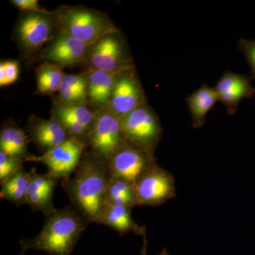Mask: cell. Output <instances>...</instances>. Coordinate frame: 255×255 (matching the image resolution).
<instances>
[{
  "instance_id": "1",
  "label": "cell",
  "mask_w": 255,
  "mask_h": 255,
  "mask_svg": "<svg viewBox=\"0 0 255 255\" xmlns=\"http://www.w3.org/2000/svg\"><path fill=\"white\" fill-rule=\"evenodd\" d=\"M111 177L107 163L92 152H85L73 173L63 179L62 187L74 208L90 223L97 222Z\"/></svg>"
},
{
  "instance_id": "2",
  "label": "cell",
  "mask_w": 255,
  "mask_h": 255,
  "mask_svg": "<svg viewBox=\"0 0 255 255\" xmlns=\"http://www.w3.org/2000/svg\"><path fill=\"white\" fill-rule=\"evenodd\" d=\"M89 223L73 206L56 209L46 216L38 236L19 242L21 251L18 255L30 251L50 255H71Z\"/></svg>"
},
{
  "instance_id": "3",
  "label": "cell",
  "mask_w": 255,
  "mask_h": 255,
  "mask_svg": "<svg viewBox=\"0 0 255 255\" xmlns=\"http://www.w3.org/2000/svg\"><path fill=\"white\" fill-rule=\"evenodd\" d=\"M54 16L60 31L90 47L107 35L119 33L105 14L83 6H60Z\"/></svg>"
},
{
  "instance_id": "4",
  "label": "cell",
  "mask_w": 255,
  "mask_h": 255,
  "mask_svg": "<svg viewBox=\"0 0 255 255\" xmlns=\"http://www.w3.org/2000/svg\"><path fill=\"white\" fill-rule=\"evenodd\" d=\"M120 120L126 141L155 155L162 128L153 110L146 104Z\"/></svg>"
},
{
  "instance_id": "5",
  "label": "cell",
  "mask_w": 255,
  "mask_h": 255,
  "mask_svg": "<svg viewBox=\"0 0 255 255\" xmlns=\"http://www.w3.org/2000/svg\"><path fill=\"white\" fill-rule=\"evenodd\" d=\"M124 142L120 118L108 110L97 114L86 140L92 152L107 163Z\"/></svg>"
},
{
  "instance_id": "6",
  "label": "cell",
  "mask_w": 255,
  "mask_h": 255,
  "mask_svg": "<svg viewBox=\"0 0 255 255\" xmlns=\"http://www.w3.org/2000/svg\"><path fill=\"white\" fill-rule=\"evenodd\" d=\"M156 164L155 155L126 140L107 162L111 177L124 179L133 185Z\"/></svg>"
},
{
  "instance_id": "7",
  "label": "cell",
  "mask_w": 255,
  "mask_h": 255,
  "mask_svg": "<svg viewBox=\"0 0 255 255\" xmlns=\"http://www.w3.org/2000/svg\"><path fill=\"white\" fill-rule=\"evenodd\" d=\"M86 59L92 69L107 73H119L134 68L119 33L107 35L90 47Z\"/></svg>"
},
{
  "instance_id": "8",
  "label": "cell",
  "mask_w": 255,
  "mask_h": 255,
  "mask_svg": "<svg viewBox=\"0 0 255 255\" xmlns=\"http://www.w3.org/2000/svg\"><path fill=\"white\" fill-rule=\"evenodd\" d=\"M87 142L70 137L60 145L40 156L32 155L25 162H41L48 174L59 179L68 178L78 167L86 149Z\"/></svg>"
},
{
  "instance_id": "9",
  "label": "cell",
  "mask_w": 255,
  "mask_h": 255,
  "mask_svg": "<svg viewBox=\"0 0 255 255\" xmlns=\"http://www.w3.org/2000/svg\"><path fill=\"white\" fill-rule=\"evenodd\" d=\"M137 206H157L176 196L173 175L156 164L134 184Z\"/></svg>"
},
{
  "instance_id": "10",
  "label": "cell",
  "mask_w": 255,
  "mask_h": 255,
  "mask_svg": "<svg viewBox=\"0 0 255 255\" xmlns=\"http://www.w3.org/2000/svg\"><path fill=\"white\" fill-rule=\"evenodd\" d=\"M54 13L25 12L15 26V37L25 52L33 53L53 38Z\"/></svg>"
},
{
  "instance_id": "11",
  "label": "cell",
  "mask_w": 255,
  "mask_h": 255,
  "mask_svg": "<svg viewBox=\"0 0 255 255\" xmlns=\"http://www.w3.org/2000/svg\"><path fill=\"white\" fill-rule=\"evenodd\" d=\"M146 104L145 92L134 68L119 73L107 110L121 119Z\"/></svg>"
},
{
  "instance_id": "12",
  "label": "cell",
  "mask_w": 255,
  "mask_h": 255,
  "mask_svg": "<svg viewBox=\"0 0 255 255\" xmlns=\"http://www.w3.org/2000/svg\"><path fill=\"white\" fill-rule=\"evenodd\" d=\"M90 46L76 38L60 31L50 41L41 53L46 63L66 67L75 65L86 59Z\"/></svg>"
},
{
  "instance_id": "13",
  "label": "cell",
  "mask_w": 255,
  "mask_h": 255,
  "mask_svg": "<svg viewBox=\"0 0 255 255\" xmlns=\"http://www.w3.org/2000/svg\"><path fill=\"white\" fill-rule=\"evenodd\" d=\"M52 119L59 123L70 137L86 140L97 114L85 103L56 105Z\"/></svg>"
},
{
  "instance_id": "14",
  "label": "cell",
  "mask_w": 255,
  "mask_h": 255,
  "mask_svg": "<svg viewBox=\"0 0 255 255\" xmlns=\"http://www.w3.org/2000/svg\"><path fill=\"white\" fill-rule=\"evenodd\" d=\"M251 80L246 75L226 71L216 84L214 88L219 101L226 105L230 115L236 114L243 99L252 98L255 95Z\"/></svg>"
},
{
  "instance_id": "15",
  "label": "cell",
  "mask_w": 255,
  "mask_h": 255,
  "mask_svg": "<svg viewBox=\"0 0 255 255\" xmlns=\"http://www.w3.org/2000/svg\"><path fill=\"white\" fill-rule=\"evenodd\" d=\"M28 128L31 141L44 150L43 153L60 145L70 137L65 128L52 119L47 120L32 117Z\"/></svg>"
},
{
  "instance_id": "16",
  "label": "cell",
  "mask_w": 255,
  "mask_h": 255,
  "mask_svg": "<svg viewBox=\"0 0 255 255\" xmlns=\"http://www.w3.org/2000/svg\"><path fill=\"white\" fill-rule=\"evenodd\" d=\"M131 209L125 206L105 204L96 223L112 228L121 236L132 232L143 237L146 236V227L139 226L134 221Z\"/></svg>"
},
{
  "instance_id": "17",
  "label": "cell",
  "mask_w": 255,
  "mask_h": 255,
  "mask_svg": "<svg viewBox=\"0 0 255 255\" xmlns=\"http://www.w3.org/2000/svg\"><path fill=\"white\" fill-rule=\"evenodd\" d=\"M119 73L92 69L88 76L87 97L97 108L108 107Z\"/></svg>"
},
{
  "instance_id": "18",
  "label": "cell",
  "mask_w": 255,
  "mask_h": 255,
  "mask_svg": "<svg viewBox=\"0 0 255 255\" xmlns=\"http://www.w3.org/2000/svg\"><path fill=\"white\" fill-rule=\"evenodd\" d=\"M218 101L219 97L214 87H210L206 84L186 99L194 128H199L205 124L206 115Z\"/></svg>"
},
{
  "instance_id": "19",
  "label": "cell",
  "mask_w": 255,
  "mask_h": 255,
  "mask_svg": "<svg viewBox=\"0 0 255 255\" xmlns=\"http://www.w3.org/2000/svg\"><path fill=\"white\" fill-rule=\"evenodd\" d=\"M29 139L25 132L13 124H6L0 132V151L26 160L31 157L28 152Z\"/></svg>"
},
{
  "instance_id": "20",
  "label": "cell",
  "mask_w": 255,
  "mask_h": 255,
  "mask_svg": "<svg viewBox=\"0 0 255 255\" xmlns=\"http://www.w3.org/2000/svg\"><path fill=\"white\" fill-rule=\"evenodd\" d=\"M29 181V172H26L23 167H21L14 175L1 184L0 198L12 203L17 207L26 204Z\"/></svg>"
},
{
  "instance_id": "21",
  "label": "cell",
  "mask_w": 255,
  "mask_h": 255,
  "mask_svg": "<svg viewBox=\"0 0 255 255\" xmlns=\"http://www.w3.org/2000/svg\"><path fill=\"white\" fill-rule=\"evenodd\" d=\"M105 204L130 208L137 206L133 184L119 178L111 177L106 190Z\"/></svg>"
},
{
  "instance_id": "22",
  "label": "cell",
  "mask_w": 255,
  "mask_h": 255,
  "mask_svg": "<svg viewBox=\"0 0 255 255\" xmlns=\"http://www.w3.org/2000/svg\"><path fill=\"white\" fill-rule=\"evenodd\" d=\"M36 73L38 93L51 95L59 91L65 75L61 67L45 62L36 69Z\"/></svg>"
},
{
  "instance_id": "23",
  "label": "cell",
  "mask_w": 255,
  "mask_h": 255,
  "mask_svg": "<svg viewBox=\"0 0 255 255\" xmlns=\"http://www.w3.org/2000/svg\"><path fill=\"white\" fill-rule=\"evenodd\" d=\"M30 181L28 192H39L53 196L59 179L50 174H39L34 169L29 171Z\"/></svg>"
},
{
  "instance_id": "24",
  "label": "cell",
  "mask_w": 255,
  "mask_h": 255,
  "mask_svg": "<svg viewBox=\"0 0 255 255\" xmlns=\"http://www.w3.org/2000/svg\"><path fill=\"white\" fill-rule=\"evenodd\" d=\"M22 159L7 155L0 151V184H4L23 167Z\"/></svg>"
},
{
  "instance_id": "25",
  "label": "cell",
  "mask_w": 255,
  "mask_h": 255,
  "mask_svg": "<svg viewBox=\"0 0 255 255\" xmlns=\"http://www.w3.org/2000/svg\"><path fill=\"white\" fill-rule=\"evenodd\" d=\"M19 68L15 60H5L0 64V85L1 87L11 85L18 78Z\"/></svg>"
},
{
  "instance_id": "26",
  "label": "cell",
  "mask_w": 255,
  "mask_h": 255,
  "mask_svg": "<svg viewBox=\"0 0 255 255\" xmlns=\"http://www.w3.org/2000/svg\"><path fill=\"white\" fill-rule=\"evenodd\" d=\"M63 85L87 96L88 76L87 74L85 73L78 74V75H65Z\"/></svg>"
},
{
  "instance_id": "27",
  "label": "cell",
  "mask_w": 255,
  "mask_h": 255,
  "mask_svg": "<svg viewBox=\"0 0 255 255\" xmlns=\"http://www.w3.org/2000/svg\"><path fill=\"white\" fill-rule=\"evenodd\" d=\"M238 48L246 56L250 67L253 78L255 79V39L241 38L238 41Z\"/></svg>"
},
{
  "instance_id": "28",
  "label": "cell",
  "mask_w": 255,
  "mask_h": 255,
  "mask_svg": "<svg viewBox=\"0 0 255 255\" xmlns=\"http://www.w3.org/2000/svg\"><path fill=\"white\" fill-rule=\"evenodd\" d=\"M11 3L24 12L50 13L41 8L37 0H13Z\"/></svg>"
},
{
  "instance_id": "29",
  "label": "cell",
  "mask_w": 255,
  "mask_h": 255,
  "mask_svg": "<svg viewBox=\"0 0 255 255\" xmlns=\"http://www.w3.org/2000/svg\"><path fill=\"white\" fill-rule=\"evenodd\" d=\"M143 238V246H142V251L141 253L142 255H147V238H146V236H143L142 237ZM158 255H169V253H167V251H166V248H164L163 250H162V251Z\"/></svg>"
}]
</instances>
